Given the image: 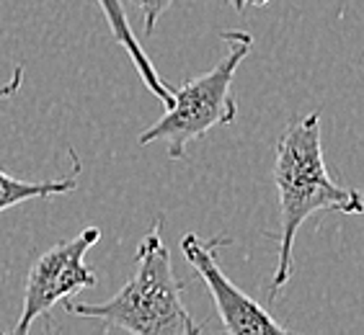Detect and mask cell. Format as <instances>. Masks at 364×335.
Masks as SVG:
<instances>
[{
    "label": "cell",
    "instance_id": "6da1fadb",
    "mask_svg": "<svg viewBox=\"0 0 364 335\" xmlns=\"http://www.w3.org/2000/svg\"><path fill=\"white\" fill-rule=\"evenodd\" d=\"M274 186L279 194V232H277V271L267 300L274 302L292 273L294 238L318 212L362 214L364 196L336 183L326 170L321 142V114H308L279 134L274 150Z\"/></svg>",
    "mask_w": 364,
    "mask_h": 335
},
{
    "label": "cell",
    "instance_id": "7a4b0ae2",
    "mask_svg": "<svg viewBox=\"0 0 364 335\" xmlns=\"http://www.w3.org/2000/svg\"><path fill=\"white\" fill-rule=\"evenodd\" d=\"M158 216L134 253V273L112 300L101 304L65 300V309L77 317L101 320L106 328L132 335H202V325L191 317L181 300L183 281L176 276L171 253L161 238Z\"/></svg>",
    "mask_w": 364,
    "mask_h": 335
},
{
    "label": "cell",
    "instance_id": "3957f363",
    "mask_svg": "<svg viewBox=\"0 0 364 335\" xmlns=\"http://www.w3.org/2000/svg\"><path fill=\"white\" fill-rule=\"evenodd\" d=\"M223 42L228 44L223 60L204 75L176 88L166 114L140 134V145L166 142L171 158L183 160L191 142L215 126L235 121L238 104L230 91L232 77L253 49V36L248 31H223Z\"/></svg>",
    "mask_w": 364,
    "mask_h": 335
},
{
    "label": "cell",
    "instance_id": "277c9868",
    "mask_svg": "<svg viewBox=\"0 0 364 335\" xmlns=\"http://www.w3.org/2000/svg\"><path fill=\"white\" fill-rule=\"evenodd\" d=\"M101 240L98 227H85L75 238L49 248L34 260L23 287V302L18 320L0 335H28L34 322L60 302L70 300L83 289L96 287V273L85 263V253Z\"/></svg>",
    "mask_w": 364,
    "mask_h": 335
},
{
    "label": "cell",
    "instance_id": "5b68a950",
    "mask_svg": "<svg viewBox=\"0 0 364 335\" xmlns=\"http://www.w3.org/2000/svg\"><path fill=\"white\" fill-rule=\"evenodd\" d=\"M230 240L215 238V240H202L199 235L189 232L181 238V253L183 258L189 260L202 281L207 284L215 302V309L220 314V322L228 335H297L292 330L282 328L279 322L274 320L267 312L264 304L251 300L245 292H240L228 276L223 273L218 263V251Z\"/></svg>",
    "mask_w": 364,
    "mask_h": 335
},
{
    "label": "cell",
    "instance_id": "8992f818",
    "mask_svg": "<svg viewBox=\"0 0 364 335\" xmlns=\"http://www.w3.org/2000/svg\"><path fill=\"white\" fill-rule=\"evenodd\" d=\"M98 6H101V11H104L106 23H109V28H112L114 39L119 42V47H124V52L134 62L137 72H140L142 83L147 85V91L153 93L155 98H161L163 106H168L171 98H173V88L163 83V77L158 75V70L153 67L150 57H147L145 49H142V44L137 42V36H134L132 26H129V21H127V16H124L122 0H98Z\"/></svg>",
    "mask_w": 364,
    "mask_h": 335
},
{
    "label": "cell",
    "instance_id": "52a82bcc",
    "mask_svg": "<svg viewBox=\"0 0 364 335\" xmlns=\"http://www.w3.org/2000/svg\"><path fill=\"white\" fill-rule=\"evenodd\" d=\"M70 160L73 173L68 178H60V181H21V178H14L6 170H0V212L11 209L16 204L31 202V199H52V196H65L75 191L83 165H80L75 150H70Z\"/></svg>",
    "mask_w": 364,
    "mask_h": 335
},
{
    "label": "cell",
    "instance_id": "ba28073f",
    "mask_svg": "<svg viewBox=\"0 0 364 335\" xmlns=\"http://www.w3.org/2000/svg\"><path fill=\"white\" fill-rule=\"evenodd\" d=\"M134 6L140 8L142 13V31L145 36H150L155 31V23L161 18L171 6H173V0H132Z\"/></svg>",
    "mask_w": 364,
    "mask_h": 335
},
{
    "label": "cell",
    "instance_id": "9c48e42d",
    "mask_svg": "<svg viewBox=\"0 0 364 335\" xmlns=\"http://www.w3.org/2000/svg\"><path fill=\"white\" fill-rule=\"evenodd\" d=\"M23 85V67L18 65L14 70V75L8 77V83L0 85V101H6V98H14L18 93V88Z\"/></svg>",
    "mask_w": 364,
    "mask_h": 335
},
{
    "label": "cell",
    "instance_id": "30bf717a",
    "mask_svg": "<svg viewBox=\"0 0 364 335\" xmlns=\"http://www.w3.org/2000/svg\"><path fill=\"white\" fill-rule=\"evenodd\" d=\"M228 3H230L232 8H235V11H245V6H267L269 0H228Z\"/></svg>",
    "mask_w": 364,
    "mask_h": 335
}]
</instances>
